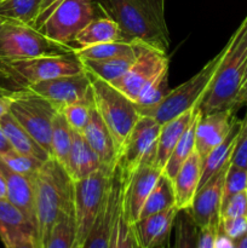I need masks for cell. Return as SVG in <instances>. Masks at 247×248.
I'll use <instances>...</instances> for the list:
<instances>
[{
  "mask_svg": "<svg viewBox=\"0 0 247 248\" xmlns=\"http://www.w3.org/2000/svg\"><path fill=\"white\" fill-rule=\"evenodd\" d=\"M2 23H4V19H1V18H0V27L2 26Z\"/></svg>",
  "mask_w": 247,
  "mask_h": 248,
  "instance_id": "51",
  "label": "cell"
},
{
  "mask_svg": "<svg viewBox=\"0 0 247 248\" xmlns=\"http://www.w3.org/2000/svg\"><path fill=\"white\" fill-rule=\"evenodd\" d=\"M11 150H14V148H12V145H11V143H10L7 136L5 135V132L2 131V128L0 127V156L4 154H6V153L11 152Z\"/></svg>",
  "mask_w": 247,
  "mask_h": 248,
  "instance_id": "47",
  "label": "cell"
},
{
  "mask_svg": "<svg viewBox=\"0 0 247 248\" xmlns=\"http://www.w3.org/2000/svg\"><path fill=\"white\" fill-rule=\"evenodd\" d=\"M74 53V47L57 43L28 24L4 21L0 27V60Z\"/></svg>",
  "mask_w": 247,
  "mask_h": 248,
  "instance_id": "7",
  "label": "cell"
},
{
  "mask_svg": "<svg viewBox=\"0 0 247 248\" xmlns=\"http://www.w3.org/2000/svg\"><path fill=\"white\" fill-rule=\"evenodd\" d=\"M246 193H247V189H246Z\"/></svg>",
  "mask_w": 247,
  "mask_h": 248,
  "instance_id": "54",
  "label": "cell"
},
{
  "mask_svg": "<svg viewBox=\"0 0 247 248\" xmlns=\"http://www.w3.org/2000/svg\"><path fill=\"white\" fill-rule=\"evenodd\" d=\"M161 174L162 170L154 162H143L124 181L123 211L130 224L139 219L143 206Z\"/></svg>",
  "mask_w": 247,
  "mask_h": 248,
  "instance_id": "15",
  "label": "cell"
},
{
  "mask_svg": "<svg viewBox=\"0 0 247 248\" xmlns=\"http://www.w3.org/2000/svg\"><path fill=\"white\" fill-rule=\"evenodd\" d=\"M92 107H93V99L91 97L86 101L68 104V106L63 107L60 111L63 114L73 131L82 133L90 120Z\"/></svg>",
  "mask_w": 247,
  "mask_h": 248,
  "instance_id": "38",
  "label": "cell"
},
{
  "mask_svg": "<svg viewBox=\"0 0 247 248\" xmlns=\"http://www.w3.org/2000/svg\"><path fill=\"white\" fill-rule=\"evenodd\" d=\"M173 206H176L173 184L169 177L162 173L153 190L150 191L144 206H143L139 219L154 215V213L169 210Z\"/></svg>",
  "mask_w": 247,
  "mask_h": 248,
  "instance_id": "30",
  "label": "cell"
},
{
  "mask_svg": "<svg viewBox=\"0 0 247 248\" xmlns=\"http://www.w3.org/2000/svg\"><path fill=\"white\" fill-rule=\"evenodd\" d=\"M62 1L63 0H44L43 5H41L40 12H39L38 17H36V19L34 21V23L31 24V27L35 28L36 31H39V29L43 27V24L45 23L46 19L50 17V15L55 11L56 7H57Z\"/></svg>",
  "mask_w": 247,
  "mask_h": 248,
  "instance_id": "46",
  "label": "cell"
},
{
  "mask_svg": "<svg viewBox=\"0 0 247 248\" xmlns=\"http://www.w3.org/2000/svg\"><path fill=\"white\" fill-rule=\"evenodd\" d=\"M229 165L230 161L206 183H203L194 196L189 212L199 229L210 225H219L223 188Z\"/></svg>",
  "mask_w": 247,
  "mask_h": 248,
  "instance_id": "16",
  "label": "cell"
},
{
  "mask_svg": "<svg viewBox=\"0 0 247 248\" xmlns=\"http://www.w3.org/2000/svg\"><path fill=\"white\" fill-rule=\"evenodd\" d=\"M198 113L199 106H196L195 108L189 109L182 115L162 124L161 127H160L159 137H157L156 156H155V165L157 167H160L161 170L164 169L167 160L173 152L174 147L179 142L183 133L185 132V130L189 127V125Z\"/></svg>",
  "mask_w": 247,
  "mask_h": 248,
  "instance_id": "22",
  "label": "cell"
},
{
  "mask_svg": "<svg viewBox=\"0 0 247 248\" xmlns=\"http://www.w3.org/2000/svg\"><path fill=\"white\" fill-rule=\"evenodd\" d=\"M0 127L7 136L12 148L16 152L31 155L41 161H47L51 157V155L27 132L26 128L19 125L18 121L11 115L10 111L0 120Z\"/></svg>",
  "mask_w": 247,
  "mask_h": 248,
  "instance_id": "25",
  "label": "cell"
},
{
  "mask_svg": "<svg viewBox=\"0 0 247 248\" xmlns=\"http://www.w3.org/2000/svg\"><path fill=\"white\" fill-rule=\"evenodd\" d=\"M102 167L101 161L82 133L73 131L72 147L68 156L65 171L74 182L84 179Z\"/></svg>",
  "mask_w": 247,
  "mask_h": 248,
  "instance_id": "23",
  "label": "cell"
},
{
  "mask_svg": "<svg viewBox=\"0 0 247 248\" xmlns=\"http://www.w3.org/2000/svg\"><path fill=\"white\" fill-rule=\"evenodd\" d=\"M82 136L97 154L102 166L115 167L116 159H118L115 143L111 137L110 131L97 113L94 106L92 107L90 120L85 130L82 131Z\"/></svg>",
  "mask_w": 247,
  "mask_h": 248,
  "instance_id": "20",
  "label": "cell"
},
{
  "mask_svg": "<svg viewBox=\"0 0 247 248\" xmlns=\"http://www.w3.org/2000/svg\"><path fill=\"white\" fill-rule=\"evenodd\" d=\"M121 40L126 41L118 23L108 17H101L92 19L82 31H79L73 43L77 45L75 47H84L96 44Z\"/></svg>",
  "mask_w": 247,
  "mask_h": 248,
  "instance_id": "26",
  "label": "cell"
},
{
  "mask_svg": "<svg viewBox=\"0 0 247 248\" xmlns=\"http://www.w3.org/2000/svg\"><path fill=\"white\" fill-rule=\"evenodd\" d=\"M169 92V67H167L149 85L144 87L135 103L136 106L144 107V108L153 107L162 101Z\"/></svg>",
  "mask_w": 247,
  "mask_h": 248,
  "instance_id": "36",
  "label": "cell"
},
{
  "mask_svg": "<svg viewBox=\"0 0 247 248\" xmlns=\"http://www.w3.org/2000/svg\"><path fill=\"white\" fill-rule=\"evenodd\" d=\"M135 58L136 53L131 56L106 58V60H80V62L85 72L91 73L104 81L111 82L127 72Z\"/></svg>",
  "mask_w": 247,
  "mask_h": 248,
  "instance_id": "27",
  "label": "cell"
},
{
  "mask_svg": "<svg viewBox=\"0 0 247 248\" xmlns=\"http://www.w3.org/2000/svg\"><path fill=\"white\" fill-rule=\"evenodd\" d=\"M109 248H138L132 230V224H130L123 211V203H121L120 211L114 224Z\"/></svg>",
  "mask_w": 247,
  "mask_h": 248,
  "instance_id": "39",
  "label": "cell"
},
{
  "mask_svg": "<svg viewBox=\"0 0 247 248\" xmlns=\"http://www.w3.org/2000/svg\"><path fill=\"white\" fill-rule=\"evenodd\" d=\"M87 75L91 84L94 109L110 131L119 155L126 138L139 118L137 107L135 102L113 85L91 73H87Z\"/></svg>",
  "mask_w": 247,
  "mask_h": 248,
  "instance_id": "4",
  "label": "cell"
},
{
  "mask_svg": "<svg viewBox=\"0 0 247 248\" xmlns=\"http://www.w3.org/2000/svg\"><path fill=\"white\" fill-rule=\"evenodd\" d=\"M136 50V58L127 72L119 79L109 82L123 92L131 101L136 102L140 92L149 85L165 68L169 67L166 52L139 43H132Z\"/></svg>",
  "mask_w": 247,
  "mask_h": 248,
  "instance_id": "11",
  "label": "cell"
},
{
  "mask_svg": "<svg viewBox=\"0 0 247 248\" xmlns=\"http://www.w3.org/2000/svg\"><path fill=\"white\" fill-rule=\"evenodd\" d=\"M242 121L234 119L230 132L225 137L220 144H218L205 159H202V165H201V178L200 186L208 181L211 177L215 176L222 167H224L232 159V152L236 147L237 140L241 133ZM199 186V188H200Z\"/></svg>",
  "mask_w": 247,
  "mask_h": 248,
  "instance_id": "24",
  "label": "cell"
},
{
  "mask_svg": "<svg viewBox=\"0 0 247 248\" xmlns=\"http://www.w3.org/2000/svg\"><path fill=\"white\" fill-rule=\"evenodd\" d=\"M230 164L240 169L247 170V124L246 121H242L241 133L237 140L236 147L232 152Z\"/></svg>",
  "mask_w": 247,
  "mask_h": 248,
  "instance_id": "44",
  "label": "cell"
},
{
  "mask_svg": "<svg viewBox=\"0 0 247 248\" xmlns=\"http://www.w3.org/2000/svg\"><path fill=\"white\" fill-rule=\"evenodd\" d=\"M173 242L160 248H198L199 228L189 210H179L173 223Z\"/></svg>",
  "mask_w": 247,
  "mask_h": 248,
  "instance_id": "32",
  "label": "cell"
},
{
  "mask_svg": "<svg viewBox=\"0 0 247 248\" xmlns=\"http://www.w3.org/2000/svg\"><path fill=\"white\" fill-rule=\"evenodd\" d=\"M114 167L102 166L91 176L74 182L75 248H82L85 239L98 215Z\"/></svg>",
  "mask_w": 247,
  "mask_h": 248,
  "instance_id": "9",
  "label": "cell"
},
{
  "mask_svg": "<svg viewBox=\"0 0 247 248\" xmlns=\"http://www.w3.org/2000/svg\"><path fill=\"white\" fill-rule=\"evenodd\" d=\"M2 171L6 177V199L23 212L35 230V193H34L33 177L11 171L0 161Z\"/></svg>",
  "mask_w": 247,
  "mask_h": 248,
  "instance_id": "19",
  "label": "cell"
},
{
  "mask_svg": "<svg viewBox=\"0 0 247 248\" xmlns=\"http://www.w3.org/2000/svg\"><path fill=\"white\" fill-rule=\"evenodd\" d=\"M35 193V237L45 248L53 225L63 212L74 211V181L64 167L50 157L33 177Z\"/></svg>",
  "mask_w": 247,
  "mask_h": 248,
  "instance_id": "3",
  "label": "cell"
},
{
  "mask_svg": "<svg viewBox=\"0 0 247 248\" xmlns=\"http://www.w3.org/2000/svg\"><path fill=\"white\" fill-rule=\"evenodd\" d=\"M10 96L11 115L51 155V132L57 109L29 89L15 90Z\"/></svg>",
  "mask_w": 247,
  "mask_h": 248,
  "instance_id": "8",
  "label": "cell"
},
{
  "mask_svg": "<svg viewBox=\"0 0 247 248\" xmlns=\"http://www.w3.org/2000/svg\"><path fill=\"white\" fill-rule=\"evenodd\" d=\"M232 248H235V246H232Z\"/></svg>",
  "mask_w": 247,
  "mask_h": 248,
  "instance_id": "53",
  "label": "cell"
},
{
  "mask_svg": "<svg viewBox=\"0 0 247 248\" xmlns=\"http://www.w3.org/2000/svg\"><path fill=\"white\" fill-rule=\"evenodd\" d=\"M247 73V17L230 36L223 47V56L210 82L207 91L199 103L201 114L218 110L235 111L237 97Z\"/></svg>",
  "mask_w": 247,
  "mask_h": 248,
  "instance_id": "2",
  "label": "cell"
},
{
  "mask_svg": "<svg viewBox=\"0 0 247 248\" xmlns=\"http://www.w3.org/2000/svg\"><path fill=\"white\" fill-rule=\"evenodd\" d=\"M199 115H200V109H199V113L196 114L194 120L189 125V127L183 133L179 142L177 143L171 156L169 157L166 165L162 169V173L166 177H169L171 181L174 178V176L179 171V169L183 166L184 162L188 160V157L195 152V128Z\"/></svg>",
  "mask_w": 247,
  "mask_h": 248,
  "instance_id": "28",
  "label": "cell"
},
{
  "mask_svg": "<svg viewBox=\"0 0 247 248\" xmlns=\"http://www.w3.org/2000/svg\"><path fill=\"white\" fill-rule=\"evenodd\" d=\"M33 232V225L26 216L6 198L0 199V240L16 232Z\"/></svg>",
  "mask_w": 247,
  "mask_h": 248,
  "instance_id": "35",
  "label": "cell"
},
{
  "mask_svg": "<svg viewBox=\"0 0 247 248\" xmlns=\"http://www.w3.org/2000/svg\"><path fill=\"white\" fill-rule=\"evenodd\" d=\"M123 173L115 165L101 210L85 239L82 248H109L110 246L114 224L123 203Z\"/></svg>",
  "mask_w": 247,
  "mask_h": 248,
  "instance_id": "13",
  "label": "cell"
},
{
  "mask_svg": "<svg viewBox=\"0 0 247 248\" xmlns=\"http://www.w3.org/2000/svg\"><path fill=\"white\" fill-rule=\"evenodd\" d=\"M136 50L132 43L128 41H110L96 44L84 47H74V55L79 60H106L120 56L135 55Z\"/></svg>",
  "mask_w": 247,
  "mask_h": 248,
  "instance_id": "33",
  "label": "cell"
},
{
  "mask_svg": "<svg viewBox=\"0 0 247 248\" xmlns=\"http://www.w3.org/2000/svg\"><path fill=\"white\" fill-rule=\"evenodd\" d=\"M223 56V48L211 61H208L200 72L179 85L173 90H170L167 96L162 101L153 107H137L139 115H147L154 118L160 125L182 115L189 109L199 106L203 94L207 91L210 82L215 75L216 69Z\"/></svg>",
  "mask_w": 247,
  "mask_h": 248,
  "instance_id": "6",
  "label": "cell"
},
{
  "mask_svg": "<svg viewBox=\"0 0 247 248\" xmlns=\"http://www.w3.org/2000/svg\"><path fill=\"white\" fill-rule=\"evenodd\" d=\"M235 217H247L246 190L228 198L220 206V219Z\"/></svg>",
  "mask_w": 247,
  "mask_h": 248,
  "instance_id": "41",
  "label": "cell"
},
{
  "mask_svg": "<svg viewBox=\"0 0 247 248\" xmlns=\"http://www.w3.org/2000/svg\"><path fill=\"white\" fill-rule=\"evenodd\" d=\"M94 0H63L39 31L57 43L72 46L75 36L94 19Z\"/></svg>",
  "mask_w": 247,
  "mask_h": 248,
  "instance_id": "12",
  "label": "cell"
},
{
  "mask_svg": "<svg viewBox=\"0 0 247 248\" xmlns=\"http://www.w3.org/2000/svg\"><path fill=\"white\" fill-rule=\"evenodd\" d=\"M232 113L230 109L210 114H201L200 111L195 128V150L201 160L225 140L234 123Z\"/></svg>",
  "mask_w": 247,
  "mask_h": 248,
  "instance_id": "17",
  "label": "cell"
},
{
  "mask_svg": "<svg viewBox=\"0 0 247 248\" xmlns=\"http://www.w3.org/2000/svg\"><path fill=\"white\" fill-rule=\"evenodd\" d=\"M6 194H7L6 177H5L1 166H0V199L6 198Z\"/></svg>",
  "mask_w": 247,
  "mask_h": 248,
  "instance_id": "49",
  "label": "cell"
},
{
  "mask_svg": "<svg viewBox=\"0 0 247 248\" xmlns=\"http://www.w3.org/2000/svg\"><path fill=\"white\" fill-rule=\"evenodd\" d=\"M1 242L5 248H38L35 232H16L2 237Z\"/></svg>",
  "mask_w": 247,
  "mask_h": 248,
  "instance_id": "42",
  "label": "cell"
},
{
  "mask_svg": "<svg viewBox=\"0 0 247 248\" xmlns=\"http://www.w3.org/2000/svg\"><path fill=\"white\" fill-rule=\"evenodd\" d=\"M26 89L31 90L47 99L57 110H61L68 104L86 101L92 97L91 84L85 70L77 74L61 75L52 79L43 80L29 85Z\"/></svg>",
  "mask_w": 247,
  "mask_h": 248,
  "instance_id": "14",
  "label": "cell"
},
{
  "mask_svg": "<svg viewBox=\"0 0 247 248\" xmlns=\"http://www.w3.org/2000/svg\"><path fill=\"white\" fill-rule=\"evenodd\" d=\"M219 225H210L199 229L198 248H216Z\"/></svg>",
  "mask_w": 247,
  "mask_h": 248,
  "instance_id": "45",
  "label": "cell"
},
{
  "mask_svg": "<svg viewBox=\"0 0 247 248\" xmlns=\"http://www.w3.org/2000/svg\"><path fill=\"white\" fill-rule=\"evenodd\" d=\"M178 211L173 206L133 223L132 230L138 248H160L169 244Z\"/></svg>",
  "mask_w": 247,
  "mask_h": 248,
  "instance_id": "18",
  "label": "cell"
},
{
  "mask_svg": "<svg viewBox=\"0 0 247 248\" xmlns=\"http://www.w3.org/2000/svg\"><path fill=\"white\" fill-rule=\"evenodd\" d=\"M247 189V170L240 169L230 164L227 170L223 188V200H227L230 196L245 191Z\"/></svg>",
  "mask_w": 247,
  "mask_h": 248,
  "instance_id": "40",
  "label": "cell"
},
{
  "mask_svg": "<svg viewBox=\"0 0 247 248\" xmlns=\"http://www.w3.org/2000/svg\"><path fill=\"white\" fill-rule=\"evenodd\" d=\"M201 165H202V160L195 150L172 179L176 207L178 210L190 208L194 196L200 186Z\"/></svg>",
  "mask_w": 247,
  "mask_h": 248,
  "instance_id": "21",
  "label": "cell"
},
{
  "mask_svg": "<svg viewBox=\"0 0 247 248\" xmlns=\"http://www.w3.org/2000/svg\"><path fill=\"white\" fill-rule=\"evenodd\" d=\"M245 121H246V124H247V116H246V119H245Z\"/></svg>",
  "mask_w": 247,
  "mask_h": 248,
  "instance_id": "52",
  "label": "cell"
},
{
  "mask_svg": "<svg viewBox=\"0 0 247 248\" xmlns=\"http://www.w3.org/2000/svg\"><path fill=\"white\" fill-rule=\"evenodd\" d=\"M106 17L120 27L128 43H139L166 52L170 33L165 0H94Z\"/></svg>",
  "mask_w": 247,
  "mask_h": 248,
  "instance_id": "1",
  "label": "cell"
},
{
  "mask_svg": "<svg viewBox=\"0 0 247 248\" xmlns=\"http://www.w3.org/2000/svg\"><path fill=\"white\" fill-rule=\"evenodd\" d=\"M84 72L74 53L60 56H39L21 60H0V79L18 89L61 75Z\"/></svg>",
  "mask_w": 247,
  "mask_h": 248,
  "instance_id": "5",
  "label": "cell"
},
{
  "mask_svg": "<svg viewBox=\"0 0 247 248\" xmlns=\"http://www.w3.org/2000/svg\"><path fill=\"white\" fill-rule=\"evenodd\" d=\"M44 0H0V18L31 26Z\"/></svg>",
  "mask_w": 247,
  "mask_h": 248,
  "instance_id": "29",
  "label": "cell"
},
{
  "mask_svg": "<svg viewBox=\"0 0 247 248\" xmlns=\"http://www.w3.org/2000/svg\"><path fill=\"white\" fill-rule=\"evenodd\" d=\"M77 227L74 211L63 212L51 230L45 248H75Z\"/></svg>",
  "mask_w": 247,
  "mask_h": 248,
  "instance_id": "34",
  "label": "cell"
},
{
  "mask_svg": "<svg viewBox=\"0 0 247 248\" xmlns=\"http://www.w3.org/2000/svg\"><path fill=\"white\" fill-rule=\"evenodd\" d=\"M245 104H247V73H246V78H245L244 85H242V89L241 91H240L239 97H237V101H236V104H235L234 110L239 109L240 107L245 106Z\"/></svg>",
  "mask_w": 247,
  "mask_h": 248,
  "instance_id": "48",
  "label": "cell"
},
{
  "mask_svg": "<svg viewBox=\"0 0 247 248\" xmlns=\"http://www.w3.org/2000/svg\"><path fill=\"white\" fill-rule=\"evenodd\" d=\"M219 230L235 241L247 232V217L223 218L219 222Z\"/></svg>",
  "mask_w": 247,
  "mask_h": 248,
  "instance_id": "43",
  "label": "cell"
},
{
  "mask_svg": "<svg viewBox=\"0 0 247 248\" xmlns=\"http://www.w3.org/2000/svg\"><path fill=\"white\" fill-rule=\"evenodd\" d=\"M160 127L161 125L154 118L139 115L116 159V166L123 173L124 181L143 162L155 164Z\"/></svg>",
  "mask_w": 247,
  "mask_h": 248,
  "instance_id": "10",
  "label": "cell"
},
{
  "mask_svg": "<svg viewBox=\"0 0 247 248\" xmlns=\"http://www.w3.org/2000/svg\"><path fill=\"white\" fill-rule=\"evenodd\" d=\"M235 248H247V232L234 241Z\"/></svg>",
  "mask_w": 247,
  "mask_h": 248,
  "instance_id": "50",
  "label": "cell"
},
{
  "mask_svg": "<svg viewBox=\"0 0 247 248\" xmlns=\"http://www.w3.org/2000/svg\"><path fill=\"white\" fill-rule=\"evenodd\" d=\"M73 130L60 110L55 115L51 132V157L65 167L72 147Z\"/></svg>",
  "mask_w": 247,
  "mask_h": 248,
  "instance_id": "31",
  "label": "cell"
},
{
  "mask_svg": "<svg viewBox=\"0 0 247 248\" xmlns=\"http://www.w3.org/2000/svg\"><path fill=\"white\" fill-rule=\"evenodd\" d=\"M0 161L9 167L11 171L16 173L23 174L27 177H34L41 169L45 161L36 159V157L31 156V155L22 154V153L11 150L6 154L0 156Z\"/></svg>",
  "mask_w": 247,
  "mask_h": 248,
  "instance_id": "37",
  "label": "cell"
}]
</instances>
